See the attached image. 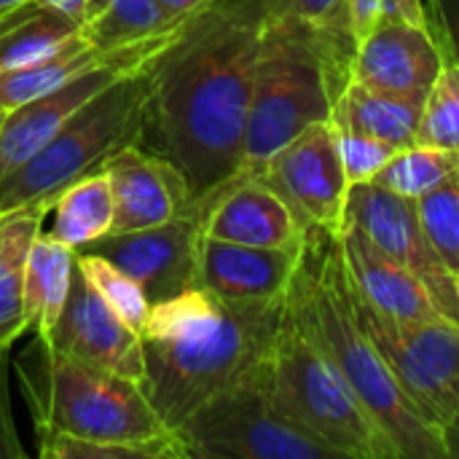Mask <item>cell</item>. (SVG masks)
Segmentation results:
<instances>
[{
    "mask_svg": "<svg viewBox=\"0 0 459 459\" xmlns=\"http://www.w3.org/2000/svg\"><path fill=\"white\" fill-rule=\"evenodd\" d=\"M75 266L86 277V282L97 290V296L124 323H129L137 333H143L145 320L151 315V301L140 288V282L97 253H75Z\"/></svg>",
    "mask_w": 459,
    "mask_h": 459,
    "instance_id": "cell-27",
    "label": "cell"
},
{
    "mask_svg": "<svg viewBox=\"0 0 459 459\" xmlns=\"http://www.w3.org/2000/svg\"><path fill=\"white\" fill-rule=\"evenodd\" d=\"M32 438L38 457L43 459H172V455L161 446L75 438L40 425H32Z\"/></svg>",
    "mask_w": 459,
    "mask_h": 459,
    "instance_id": "cell-30",
    "label": "cell"
},
{
    "mask_svg": "<svg viewBox=\"0 0 459 459\" xmlns=\"http://www.w3.org/2000/svg\"><path fill=\"white\" fill-rule=\"evenodd\" d=\"M40 3H46L48 8L65 13L75 24H81V19H83V0H40Z\"/></svg>",
    "mask_w": 459,
    "mask_h": 459,
    "instance_id": "cell-37",
    "label": "cell"
},
{
    "mask_svg": "<svg viewBox=\"0 0 459 459\" xmlns=\"http://www.w3.org/2000/svg\"><path fill=\"white\" fill-rule=\"evenodd\" d=\"M140 70L145 67H134L124 62L105 65L8 110L0 132V180H5L16 167H22L38 148H43L100 91Z\"/></svg>",
    "mask_w": 459,
    "mask_h": 459,
    "instance_id": "cell-18",
    "label": "cell"
},
{
    "mask_svg": "<svg viewBox=\"0 0 459 459\" xmlns=\"http://www.w3.org/2000/svg\"><path fill=\"white\" fill-rule=\"evenodd\" d=\"M352 51L350 38L315 30L280 3L261 40L242 172L255 175L307 126L331 121L339 94L350 83Z\"/></svg>",
    "mask_w": 459,
    "mask_h": 459,
    "instance_id": "cell-4",
    "label": "cell"
},
{
    "mask_svg": "<svg viewBox=\"0 0 459 459\" xmlns=\"http://www.w3.org/2000/svg\"><path fill=\"white\" fill-rule=\"evenodd\" d=\"M199 202L204 204V237L253 247H301L307 239V226L288 202L250 172L239 169Z\"/></svg>",
    "mask_w": 459,
    "mask_h": 459,
    "instance_id": "cell-16",
    "label": "cell"
},
{
    "mask_svg": "<svg viewBox=\"0 0 459 459\" xmlns=\"http://www.w3.org/2000/svg\"><path fill=\"white\" fill-rule=\"evenodd\" d=\"M336 239L350 282L371 309L403 323L444 317L436 309L422 280L411 269L390 258L382 247H377L360 229L342 226Z\"/></svg>",
    "mask_w": 459,
    "mask_h": 459,
    "instance_id": "cell-19",
    "label": "cell"
},
{
    "mask_svg": "<svg viewBox=\"0 0 459 459\" xmlns=\"http://www.w3.org/2000/svg\"><path fill=\"white\" fill-rule=\"evenodd\" d=\"M336 134H339V151H342V161H344L350 188L363 186V183H374V178L382 172V167L398 151L382 140H374L368 134H360V132H352L344 126H336Z\"/></svg>",
    "mask_w": 459,
    "mask_h": 459,
    "instance_id": "cell-31",
    "label": "cell"
},
{
    "mask_svg": "<svg viewBox=\"0 0 459 459\" xmlns=\"http://www.w3.org/2000/svg\"><path fill=\"white\" fill-rule=\"evenodd\" d=\"M459 169L457 151L433 148V145H406L398 148L395 156L382 167V172L374 178L377 186L403 196V199H422L436 186H441L449 175Z\"/></svg>",
    "mask_w": 459,
    "mask_h": 459,
    "instance_id": "cell-26",
    "label": "cell"
},
{
    "mask_svg": "<svg viewBox=\"0 0 459 459\" xmlns=\"http://www.w3.org/2000/svg\"><path fill=\"white\" fill-rule=\"evenodd\" d=\"M350 277V274H347ZM352 309L414 409L444 430L459 409V325L446 317L403 323L371 309L350 282Z\"/></svg>",
    "mask_w": 459,
    "mask_h": 459,
    "instance_id": "cell-9",
    "label": "cell"
},
{
    "mask_svg": "<svg viewBox=\"0 0 459 459\" xmlns=\"http://www.w3.org/2000/svg\"><path fill=\"white\" fill-rule=\"evenodd\" d=\"M51 234L81 253L91 242L102 239L113 229V191L105 172H94L73 186H67L51 204Z\"/></svg>",
    "mask_w": 459,
    "mask_h": 459,
    "instance_id": "cell-24",
    "label": "cell"
},
{
    "mask_svg": "<svg viewBox=\"0 0 459 459\" xmlns=\"http://www.w3.org/2000/svg\"><path fill=\"white\" fill-rule=\"evenodd\" d=\"M441 436H444V446H446V459H459V409L449 420V425L441 430Z\"/></svg>",
    "mask_w": 459,
    "mask_h": 459,
    "instance_id": "cell-36",
    "label": "cell"
},
{
    "mask_svg": "<svg viewBox=\"0 0 459 459\" xmlns=\"http://www.w3.org/2000/svg\"><path fill=\"white\" fill-rule=\"evenodd\" d=\"M417 215L438 258L452 274H459V169L417 199Z\"/></svg>",
    "mask_w": 459,
    "mask_h": 459,
    "instance_id": "cell-29",
    "label": "cell"
},
{
    "mask_svg": "<svg viewBox=\"0 0 459 459\" xmlns=\"http://www.w3.org/2000/svg\"><path fill=\"white\" fill-rule=\"evenodd\" d=\"M46 218V204H27L0 212V352H11V347L30 333L24 307L27 261Z\"/></svg>",
    "mask_w": 459,
    "mask_h": 459,
    "instance_id": "cell-20",
    "label": "cell"
},
{
    "mask_svg": "<svg viewBox=\"0 0 459 459\" xmlns=\"http://www.w3.org/2000/svg\"><path fill=\"white\" fill-rule=\"evenodd\" d=\"M446 56L428 24L385 22L355 43L350 81L425 102Z\"/></svg>",
    "mask_w": 459,
    "mask_h": 459,
    "instance_id": "cell-14",
    "label": "cell"
},
{
    "mask_svg": "<svg viewBox=\"0 0 459 459\" xmlns=\"http://www.w3.org/2000/svg\"><path fill=\"white\" fill-rule=\"evenodd\" d=\"M285 301L288 296L272 304H229L199 285L151 304L140 333L143 387L175 433L194 409L269 355L285 317Z\"/></svg>",
    "mask_w": 459,
    "mask_h": 459,
    "instance_id": "cell-2",
    "label": "cell"
},
{
    "mask_svg": "<svg viewBox=\"0 0 459 459\" xmlns=\"http://www.w3.org/2000/svg\"><path fill=\"white\" fill-rule=\"evenodd\" d=\"M102 172L110 180L116 207L110 234L167 223L196 204L186 172L140 143L118 151Z\"/></svg>",
    "mask_w": 459,
    "mask_h": 459,
    "instance_id": "cell-15",
    "label": "cell"
},
{
    "mask_svg": "<svg viewBox=\"0 0 459 459\" xmlns=\"http://www.w3.org/2000/svg\"><path fill=\"white\" fill-rule=\"evenodd\" d=\"M420 145L446 148L459 153V62L446 59L433 89L422 102L417 129Z\"/></svg>",
    "mask_w": 459,
    "mask_h": 459,
    "instance_id": "cell-28",
    "label": "cell"
},
{
    "mask_svg": "<svg viewBox=\"0 0 459 459\" xmlns=\"http://www.w3.org/2000/svg\"><path fill=\"white\" fill-rule=\"evenodd\" d=\"M347 3L350 0H282V8L315 30L333 32L352 40L350 22H347Z\"/></svg>",
    "mask_w": 459,
    "mask_h": 459,
    "instance_id": "cell-33",
    "label": "cell"
},
{
    "mask_svg": "<svg viewBox=\"0 0 459 459\" xmlns=\"http://www.w3.org/2000/svg\"><path fill=\"white\" fill-rule=\"evenodd\" d=\"M43 342L51 350L89 366L145 382L143 336L97 296L78 266L62 317Z\"/></svg>",
    "mask_w": 459,
    "mask_h": 459,
    "instance_id": "cell-13",
    "label": "cell"
},
{
    "mask_svg": "<svg viewBox=\"0 0 459 459\" xmlns=\"http://www.w3.org/2000/svg\"><path fill=\"white\" fill-rule=\"evenodd\" d=\"M455 304H457V325H459V274H455Z\"/></svg>",
    "mask_w": 459,
    "mask_h": 459,
    "instance_id": "cell-41",
    "label": "cell"
},
{
    "mask_svg": "<svg viewBox=\"0 0 459 459\" xmlns=\"http://www.w3.org/2000/svg\"><path fill=\"white\" fill-rule=\"evenodd\" d=\"M188 459H333L272 401L266 358L226 390L207 398L178 428Z\"/></svg>",
    "mask_w": 459,
    "mask_h": 459,
    "instance_id": "cell-8",
    "label": "cell"
},
{
    "mask_svg": "<svg viewBox=\"0 0 459 459\" xmlns=\"http://www.w3.org/2000/svg\"><path fill=\"white\" fill-rule=\"evenodd\" d=\"M27 449L22 446L13 411H11V395H8V352H0V459H24Z\"/></svg>",
    "mask_w": 459,
    "mask_h": 459,
    "instance_id": "cell-35",
    "label": "cell"
},
{
    "mask_svg": "<svg viewBox=\"0 0 459 459\" xmlns=\"http://www.w3.org/2000/svg\"><path fill=\"white\" fill-rule=\"evenodd\" d=\"M5 116H8V110H3V108H0V132H3V124H5Z\"/></svg>",
    "mask_w": 459,
    "mask_h": 459,
    "instance_id": "cell-42",
    "label": "cell"
},
{
    "mask_svg": "<svg viewBox=\"0 0 459 459\" xmlns=\"http://www.w3.org/2000/svg\"><path fill=\"white\" fill-rule=\"evenodd\" d=\"M347 22H350V35L358 43L363 35H368L374 27L385 22L428 24V13L422 0H350Z\"/></svg>",
    "mask_w": 459,
    "mask_h": 459,
    "instance_id": "cell-32",
    "label": "cell"
},
{
    "mask_svg": "<svg viewBox=\"0 0 459 459\" xmlns=\"http://www.w3.org/2000/svg\"><path fill=\"white\" fill-rule=\"evenodd\" d=\"M16 379L32 425L75 438L161 446L188 459L180 436L159 417L143 382L51 350L40 336L16 360Z\"/></svg>",
    "mask_w": 459,
    "mask_h": 459,
    "instance_id": "cell-5",
    "label": "cell"
},
{
    "mask_svg": "<svg viewBox=\"0 0 459 459\" xmlns=\"http://www.w3.org/2000/svg\"><path fill=\"white\" fill-rule=\"evenodd\" d=\"M32 5H35V3H32ZM19 11H22V8H19ZM19 11H11V13H3V16H0V32H3V30L8 27V24H11V19H13V16H16Z\"/></svg>",
    "mask_w": 459,
    "mask_h": 459,
    "instance_id": "cell-40",
    "label": "cell"
},
{
    "mask_svg": "<svg viewBox=\"0 0 459 459\" xmlns=\"http://www.w3.org/2000/svg\"><path fill=\"white\" fill-rule=\"evenodd\" d=\"M32 3H40V0H0V16L11 13V11H19V8H27Z\"/></svg>",
    "mask_w": 459,
    "mask_h": 459,
    "instance_id": "cell-39",
    "label": "cell"
},
{
    "mask_svg": "<svg viewBox=\"0 0 459 459\" xmlns=\"http://www.w3.org/2000/svg\"><path fill=\"white\" fill-rule=\"evenodd\" d=\"M344 226L360 229L377 247H382L390 258L411 269L422 285L428 288L436 309L457 323L455 304V274L433 250L430 239L417 215V202L403 199L377 183L352 186L347 196Z\"/></svg>",
    "mask_w": 459,
    "mask_h": 459,
    "instance_id": "cell-12",
    "label": "cell"
},
{
    "mask_svg": "<svg viewBox=\"0 0 459 459\" xmlns=\"http://www.w3.org/2000/svg\"><path fill=\"white\" fill-rule=\"evenodd\" d=\"M288 312L333 360L339 374L395 444L401 459H446L441 430H436L406 398L352 309L350 277L336 234L307 229L301 264L288 290Z\"/></svg>",
    "mask_w": 459,
    "mask_h": 459,
    "instance_id": "cell-3",
    "label": "cell"
},
{
    "mask_svg": "<svg viewBox=\"0 0 459 459\" xmlns=\"http://www.w3.org/2000/svg\"><path fill=\"white\" fill-rule=\"evenodd\" d=\"M255 178L272 186L307 229L339 234L344 226L350 180L333 121L307 126L282 145Z\"/></svg>",
    "mask_w": 459,
    "mask_h": 459,
    "instance_id": "cell-10",
    "label": "cell"
},
{
    "mask_svg": "<svg viewBox=\"0 0 459 459\" xmlns=\"http://www.w3.org/2000/svg\"><path fill=\"white\" fill-rule=\"evenodd\" d=\"M75 277V250L62 245L51 231H40L32 242L24 282V307L32 336H51L62 317Z\"/></svg>",
    "mask_w": 459,
    "mask_h": 459,
    "instance_id": "cell-23",
    "label": "cell"
},
{
    "mask_svg": "<svg viewBox=\"0 0 459 459\" xmlns=\"http://www.w3.org/2000/svg\"><path fill=\"white\" fill-rule=\"evenodd\" d=\"M422 118V102L368 89L350 81L339 94L331 121L336 126L368 134L393 148H406L417 143V129Z\"/></svg>",
    "mask_w": 459,
    "mask_h": 459,
    "instance_id": "cell-22",
    "label": "cell"
},
{
    "mask_svg": "<svg viewBox=\"0 0 459 459\" xmlns=\"http://www.w3.org/2000/svg\"><path fill=\"white\" fill-rule=\"evenodd\" d=\"M145 83L143 70L126 75L86 102L43 148L0 180V212L46 204L73 183L102 172L129 145H143Z\"/></svg>",
    "mask_w": 459,
    "mask_h": 459,
    "instance_id": "cell-7",
    "label": "cell"
},
{
    "mask_svg": "<svg viewBox=\"0 0 459 459\" xmlns=\"http://www.w3.org/2000/svg\"><path fill=\"white\" fill-rule=\"evenodd\" d=\"M204 239V204H196L151 229L105 234L81 253H97L132 274L148 301H167L199 288V255Z\"/></svg>",
    "mask_w": 459,
    "mask_h": 459,
    "instance_id": "cell-11",
    "label": "cell"
},
{
    "mask_svg": "<svg viewBox=\"0 0 459 459\" xmlns=\"http://www.w3.org/2000/svg\"><path fill=\"white\" fill-rule=\"evenodd\" d=\"M266 382L274 406L336 457L401 459L333 360L288 312V301L266 355Z\"/></svg>",
    "mask_w": 459,
    "mask_h": 459,
    "instance_id": "cell-6",
    "label": "cell"
},
{
    "mask_svg": "<svg viewBox=\"0 0 459 459\" xmlns=\"http://www.w3.org/2000/svg\"><path fill=\"white\" fill-rule=\"evenodd\" d=\"M282 0H207L143 70V145L204 199L242 169L264 30Z\"/></svg>",
    "mask_w": 459,
    "mask_h": 459,
    "instance_id": "cell-1",
    "label": "cell"
},
{
    "mask_svg": "<svg viewBox=\"0 0 459 459\" xmlns=\"http://www.w3.org/2000/svg\"><path fill=\"white\" fill-rule=\"evenodd\" d=\"M169 11H175V13H194L196 8H202L207 0H161Z\"/></svg>",
    "mask_w": 459,
    "mask_h": 459,
    "instance_id": "cell-38",
    "label": "cell"
},
{
    "mask_svg": "<svg viewBox=\"0 0 459 459\" xmlns=\"http://www.w3.org/2000/svg\"><path fill=\"white\" fill-rule=\"evenodd\" d=\"M188 13L169 11L161 0H83L81 35L105 51L172 35Z\"/></svg>",
    "mask_w": 459,
    "mask_h": 459,
    "instance_id": "cell-21",
    "label": "cell"
},
{
    "mask_svg": "<svg viewBox=\"0 0 459 459\" xmlns=\"http://www.w3.org/2000/svg\"><path fill=\"white\" fill-rule=\"evenodd\" d=\"M428 27L433 30L446 59L459 62V0H422Z\"/></svg>",
    "mask_w": 459,
    "mask_h": 459,
    "instance_id": "cell-34",
    "label": "cell"
},
{
    "mask_svg": "<svg viewBox=\"0 0 459 459\" xmlns=\"http://www.w3.org/2000/svg\"><path fill=\"white\" fill-rule=\"evenodd\" d=\"M81 38L78 24L65 13L48 8L46 3L27 5L0 32V73L38 65L70 48Z\"/></svg>",
    "mask_w": 459,
    "mask_h": 459,
    "instance_id": "cell-25",
    "label": "cell"
},
{
    "mask_svg": "<svg viewBox=\"0 0 459 459\" xmlns=\"http://www.w3.org/2000/svg\"><path fill=\"white\" fill-rule=\"evenodd\" d=\"M301 253L304 245L253 247L204 237L199 255V285L229 304H272L288 296Z\"/></svg>",
    "mask_w": 459,
    "mask_h": 459,
    "instance_id": "cell-17",
    "label": "cell"
}]
</instances>
